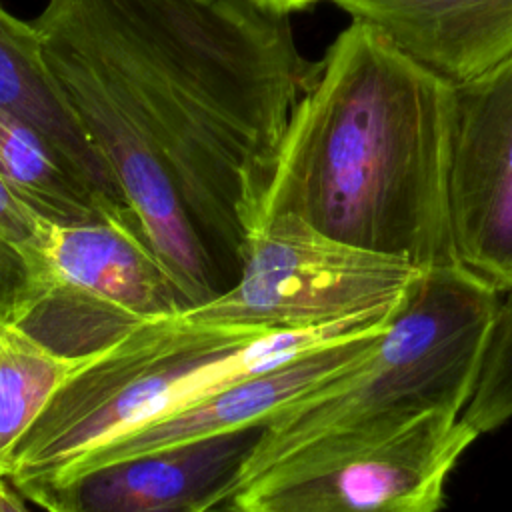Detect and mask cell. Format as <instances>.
<instances>
[{
	"instance_id": "6da1fadb",
	"label": "cell",
	"mask_w": 512,
	"mask_h": 512,
	"mask_svg": "<svg viewBox=\"0 0 512 512\" xmlns=\"http://www.w3.org/2000/svg\"><path fill=\"white\" fill-rule=\"evenodd\" d=\"M82 130L190 306L208 242L256 232L292 114L320 62L258 0H48L32 22Z\"/></svg>"
},
{
	"instance_id": "7a4b0ae2",
	"label": "cell",
	"mask_w": 512,
	"mask_h": 512,
	"mask_svg": "<svg viewBox=\"0 0 512 512\" xmlns=\"http://www.w3.org/2000/svg\"><path fill=\"white\" fill-rule=\"evenodd\" d=\"M454 114L456 86L352 20L292 114L256 232L294 214L422 270L456 264L448 220Z\"/></svg>"
},
{
	"instance_id": "3957f363",
	"label": "cell",
	"mask_w": 512,
	"mask_h": 512,
	"mask_svg": "<svg viewBox=\"0 0 512 512\" xmlns=\"http://www.w3.org/2000/svg\"><path fill=\"white\" fill-rule=\"evenodd\" d=\"M498 300L458 264L422 270L364 360L266 420L228 492L380 446L432 412L462 416Z\"/></svg>"
},
{
	"instance_id": "277c9868",
	"label": "cell",
	"mask_w": 512,
	"mask_h": 512,
	"mask_svg": "<svg viewBox=\"0 0 512 512\" xmlns=\"http://www.w3.org/2000/svg\"><path fill=\"white\" fill-rule=\"evenodd\" d=\"M320 328L256 332L190 320L144 322L74 374L20 440L8 482L44 480L94 446L224 384L320 346Z\"/></svg>"
},
{
	"instance_id": "5b68a950",
	"label": "cell",
	"mask_w": 512,
	"mask_h": 512,
	"mask_svg": "<svg viewBox=\"0 0 512 512\" xmlns=\"http://www.w3.org/2000/svg\"><path fill=\"white\" fill-rule=\"evenodd\" d=\"M18 268L20 280L4 296L12 316L70 356L190 308L128 208L80 224L46 220Z\"/></svg>"
},
{
	"instance_id": "8992f818",
	"label": "cell",
	"mask_w": 512,
	"mask_h": 512,
	"mask_svg": "<svg viewBox=\"0 0 512 512\" xmlns=\"http://www.w3.org/2000/svg\"><path fill=\"white\" fill-rule=\"evenodd\" d=\"M240 278L184 314L256 332L326 326L398 308L422 268L336 240L294 214L272 218L240 250Z\"/></svg>"
},
{
	"instance_id": "52a82bcc",
	"label": "cell",
	"mask_w": 512,
	"mask_h": 512,
	"mask_svg": "<svg viewBox=\"0 0 512 512\" xmlns=\"http://www.w3.org/2000/svg\"><path fill=\"white\" fill-rule=\"evenodd\" d=\"M476 438L460 414L432 412L380 446L270 470L228 498L238 512H438Z\"/></svg>"
},
{
	"instance_id": "ba28073f",
	"label": "cell",
	"mask_w": 512,
	"mask_h": 512,
	"mask_svg": "<svg viewBox=\"0 0 512 512\" xmlns=\"http://www.w3.org/2000/svg\"><path fill=\"white\" fill-rule=\"evenodd\" d=\"M454 262L498 294L512 288V60L456 88L448 166Z\"/></svg>"
},
{
	"instance_id": "9c48e42d",
	"label": "cell",
	"mask_w": 512,
	"mask_h": 512,
	"mask_svg": "<svg viewBox=\"0 0 512 512\" xmlns=\"http://www.w3.org/2000/svg\"><path fill=\"white\" fill-rule=\"evenodd\" d=\"M384 330L348 336L242 376L176 410L132 426L84 452L56 474L28 484L64 482L124 460L170 452L222 434L262 428L270 416L364 360Z\"/></svg>"
},
{
	"instance_id": "30bf717a",
	"label": "cell",
	"mask_w": 512,
	"mask_h": 512,
	"mask_svg": "<svg viewBox=\"0 0 512 512\" xmlns=\"http://www.w3.org/2000/svg\"><path fill=\"white\" fill-rule=\"evenodd\" d=\"M260 428L124 460L64 482L16 488L44 512H196L220 494Z\"/></svg>"
},
{
	"instance_id": "8fae6325",
	"label": "cell",
	"mask_w": 512,
	"mask_h": 512,
	"mask_svg": "<svg viewBox=\"0 0 512 512\" xmlns=\"http://www.w3.org/2000/svg\"><path fill=\"white\" fill-rule=\"evenodd\" d=\"M386 34L452 86L512 60V0H324Z\"/></svg>"
},
{
	"instance_id": "7c38bea8",
	"label": "cell",
	"mask_w": 512,
	"mask_h": 512,
	"mask_svg": "<svg viewBox=\"0 0 512 512\" xmlns=\"http://www.w3.org/2000/svg\"><path fill=\"white\" fill-rule=\"evenodd\" d=\"M0 110L40 132L104 200L126 206L118 182L82 130L42 54L34 24L0 6Z\"/></svg>"
},
{
	"instance_id": "4fadbf2b",
	"label": "cell",
	"mask_w": 512,
	"mask_h": 512,
	"mask_svg": "<svg viewBox=\"0 0 512 512\" xmlns=\"http://www.w3.org/2000/svg\"><path fill=\"white\" fill-rule=\"evenodd\" d=\"M100 350L70 356L30 334L0 298V478H8L16 448L54 394Z\"/></svg>"
},
{
	"instance_id": "5bb4252c",
	"label": "cell",
	"mask_w": 512,
	"mask_h": 512,
	"mask_svg": "<svg viewBox=\"0 0 512 512\" xmlns=\"http://www.w3.org/2000/svg\"><path fill=\"white\" fill-rule=\"evenodd\" d=\"M0 176L18 200L56 224L90 222L126 208L98 196L40 132L4 110H0Z\"/></svg>"
},
{
	"instance_id": "9a60e30c",
	"label": "cell",
	"mask_w": 512,
	"mask_h": 512,
	"mask_svg": "<svg viewBox=\"0 0 512 512\" xmlns=\"http://www.w3.org/2000/svg\"><path fill=\"white\" fill-rule=\"evenodd\" d=\"M482 348L476 380L462 420L476 434L492 432L512 418V288L502 292Z\"/></svg>"
},
{
	"instance_id": "2e32d148",
	"label": "cell",
	"mask_w": 512,
	"mask_h": 512,
	"mask_svg": "<svg viewBox=\"0 0 512 512\" xmlns=\"http://www.w3.org/2000/svg\"><path fill=\"white\" fill-rule=\"evenodd\" d=\"M44 218L32 212L0 176V252L10 254L16 262L36 242Z\"/></svg>"
},
{
	"instance_id": "e0dca14e",
	"label": "cell",
	"mask_w": 512,
	"mask_h": 512,
	"mask_svg": "<svg viewBox=\"0 0 512 512\" xmlns=\"http://www.w3.org/2000/svg\"><path fill=\"white\" fill-rule=\"evenodd\" d=\"M26 502L28 500L6 478L0 490V512H32Z\"/></svg>"
},
{
	"instance_id": "ac0fdd59",
	"label": "cell",
	"mask_w": 512,
	"mask_h": 512,
	"mask_svg": "<svg viewBox=\"0 0 512 512\" xmlns=\"http://www.w3.org/2000/svg\"><path fill=\"white\" fill-rule=\"evenodd\" d=\"M258 2L264 4V6H270V8H274V10L292 14V12L304 10V8L314 6V4H318V2H324V0H258Z\"/></svg>"
},
{
	"instance_id": "d6986e66",
	"label": "cell",
	"mask_w": 512,
	"mask_h": 512,
	"mask_svg": "<svg viewBox=\"0 0 512 512\" xmlns=\"http://www.w3.org/2000/svg\"><path fill=\"white\" fill-rule=\"evenodd\" d=\"M196 512H238V508L232 504V500L228 498V494H220L216 498H212L210 502H206L200 510Z\"/></svg>"
},
{
	"instance_id": "ffe728a7",
	"label": "cell",
	"mask_w": 512,
	"mask_h": 512,
	"mask_svg": "<svg viewBox=\"0 0 512 512\" xmlns=\"http://www.w3.org/2000/svg\"><path fill=\"white\" fill-rule=\"evenodd\" d=\"M4 480H6V478H0V490H2V484H4Z\"/></svg>"
}]
</instances>
